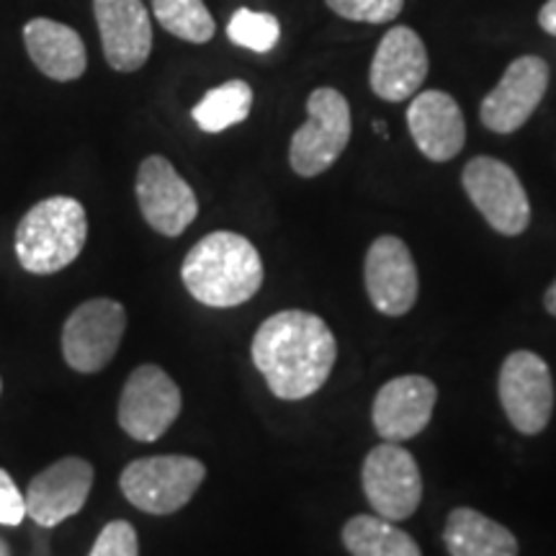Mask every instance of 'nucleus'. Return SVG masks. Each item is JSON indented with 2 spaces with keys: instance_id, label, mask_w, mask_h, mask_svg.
Segmentation results:
<instances>
[{
  "instance_id": "f257e3e1",
  "label": "nucleus",
  "mask_w": 556,
  "mask_h": 556,
  "mask_svg": "<svg viewBox=\"0 0 556 556\" xmlns=\"http://www.w3.org/2000/svg\"><path fill=\"white\" fill-rule=\"evenodd\" d=\"M250 356L278 400L296 402L312 397L330 379L338 343L323 317L283 309L261 325Z\"/></svg>"
},
{
  "instance_id": "f03ea898",
  "label": "nucleus",
  "mask_w": 556,
  "mask_h": 556,
  "mask_svg": "<svg viewBox=\"0 0 556 556\" xmlns=\"http://www.w3.org/2000/svg\"><path fill=\"white\" fill-rule=\"evenodd\" d=\"M180 278L189 294L206 307H240L263 287V261L248 238L219 229L189 250Z\"/></svg>"
},
{
  "instance_id": "7ed1b4c3",
  "label": "nucleus",
  "mask_w": 556,
  "mask_h": 556,
  "mask_svg": "<svg viewBox=\"0 0 556 556\" xmlns=\"http://www.w3.org/2000/svg\"><path fill=\"white\" fill-rule=\"evenodd\" d=\"M86 208L73 197H52L34 204L16 227V258L34 276L60 274L86 248Z\"/></svg>"
},
{
  "instance_id": "20e7f679",
  "label": "nucleus",
  "mask_w": 556,
  "mask_h": 556,
  "mask_svg": "<svg viewBox=\"0 0 556 556\" xmlns=\"http://www.w3.org/2000/svg\"><path fill=\"white\" fill-rule=\"evenodd\" d=\"M353 135L351 103L336 88H317L307 99V122L294 131L289 165L296 176L317 178L343 155Z\"/></svg>"
},
{
  "instance_id": "39448f33",
  "label": "nucleus",
  "mask_w": 556,
  "mask_h": 556,
  "mask_svg": "<svg viewBox=\"0 0 556 556\" xmlns=\"http://www.w3.org/2000/svg\"><path fill=\"white\" fill-rule=\"evenodd\" d=\"M206 467L193 456H144L122 471L119 486L137 510L170 516L191 503L204 484Z\"/></svg>"
},
{
  "instance_id": "423d86ee",
  "label": "nucleus",
  "mask_w": 556,
  "mask_h": 556,
  "mask_svg": "<svg viewBox=\"0 0 556 556\" xmlns=\"http://www.w3.org/2000/svg\"><path fill=\"white\" fill-rule=\"evenodd\" d=\"M464 191L479 214L495 232L505 238H518L531 225V201L516 176V170L503 160L479 155L469 160L462 173Z\"/></svg>"
},
{
  "instance_id": "0eeeda50",
  "label": "nucleus",
  "mask_w": 556,
  "mask_h": 556,
  "mask_svg": "<svg viewBox=\"0 0 556 556\" xmlns=\"http://www.w3.org/2000/svg\"><path fill=\"white\" fill-rule=\"evenodd\" d=\"M127 330V309L114 299H88L62 328V356L78 374H99L114 361Z\"/></svg>"
},
{
  "instance_id": "6e6552de",
  "label": "nucleus",
  "mask_w": 556,
  "mask_h": 556,
  "mask_svg": "<svg viewBox=\"0 0 556 556\" xmlns=\"http://www.w3.org/2000/svg\"><path fill=\"white\" fill-rule=\"evenodd\" d=\"M184 397L180 389L155 364L137 366L119 397V426L135 441L152 443L178 420Z\"/></svg>"
},
{
  "instance_id": "1a4fd4ad",
  "label": "nucleus",
  "mask_w": 556,
  "mask_h": 556,
  "mask_svg": "<svg viewBox=\"0 0 556 556\" xmlns=\"http://www.w3.org/2000/svg\"><path fill=\"white\" fill-rule=\"evenodd\" d=\"M500 402L510 426L523 435H536L554 413V381L548 364L531 351H516L500 368Z\"/></svg>"
},
{
  "instance_id": "9d476101",
  "label": "nucleus",
  "mask_w": 556,
  "mask_h": 556,
  "mask_svg": "<svg viewBox=\"0 0 556 556\" xmlns=\"http://www.w3.org/2000/svg\"><path fill=\"white\" fill-rule=\"evenodd\" d=\"M364 492L374 513L387 520H405L420 507L422 477L415 456L397 443H379L368 451L361 471Z\"/></svg>"
},
{
  "instance_id": "9b49d317",
  "label": "nucleus",
  "mask_w": 556,
  "mask_h": 556,
  "mask_svg": "<svg viewBox=\"0 0 556 556\" xmlns=\"http://www.w3.org/2000/svg\"><path fill=\"white\" fill-rule=\"evenodd\" d=\"M552 67L539 54H523L507 65L505 75L479 106V119L495 135H513L536 114L544 101Z\"/></svg>"
},
{
  "instance_id": "f8f14e48",
  "label": "nucleus",
  "mask_w": 556,
  "mask_h": 556,
  "mask_svg": "<svg viewBox=\"0 0 556 556\" xmlns=\"http://www.w3.org/2000/svg\"><path fill=\"white\" fill-rule=\"evenodd\" d=\"M135 191L144 222L165 238L184 235L199 217L197 193L178 176L168 157H144L137 170Z\"/></svg>"
},
{
  "instance_id": "ddd939ff",
  "label": "nucleus",
  "mask_w": 556,
  "mask_h": 556,
  "mask_svg": "<svg viewBox=\"0 0 556 556\" xmlns=\"http://www.w3.org/2000/svg\"><path fill=\"white\" fill-rule=\"evenodd\" d=\"M93 464L80 456H65L39 471L26 490V516L41 528H54L78 516L93 486Z\"/></svg>"
},
{
  "instance_id": "4468645a",
  "label": "nucleus",
  "mask_w": 556,
  "mask_h": 556,
  "mask_svg": "<svg viewBox=\"0 0 556 556\" xmlns=\"http://www.w3.org/2000/svg\"><path fill=\"white\" fill-rule=\"evenodd\" d=\"M428 50L420 34L409 26H392L379 41L368 70V83L381 101L400 103L413 99L428 78Z\"/></svg>"
},
{
  "instance_id": "2eb2a0df",
  "label": "nucleus",
  "mask_w": 556,
  "mask_h": 556,
  "mask_svg": "<svg viewBox=\"0 0 556 556\" xmlns=\"http://www.w3.org/2000/svg\"><path fill=\"white\" fill-rule=\"evenodd\" d=\"M366 291L381 315L402 317L417 302V268L409 248L394 235L371 242L364 263Z\"/></svg>"
},
{
  "instance_id": "dca6fc26",
  "label": "nucleus",
  "mask_w": 556,
  "mask_h": 556,
  "mask_svg": "<svg viewBox=\"0 0 556 556\" xmlns=\"http://www.w3.org/2000/svg\"><path fill=\"white\" fill-rule=\"evenodd\" d=\"M435 400V384L420 374H407V377L387 381L374 400V428L389 443L409 441L428 428Z\"/></svg>"
},
{
  "instance_id": "f3484780",
  "label": "nucleus",
  "mask_w": 556,
  "mask_h": 556,
  "mask_svg": "<svg viewBox=\"0 0 556 556\" xmlns=\"http://www.w3.org/2000/svg\"><path fill=\"white\" fill-rule=\"evenodd\" d=\"M103 54L116 73H135L150 60L152 24L142 0H93Z\"/></svg>"
},
{
  "instance_id": "a211bd4d",
  "label": "nucleus",
  "mask_w": 556,
  "mask_h": 556,
  "mask_svg": "<svg viewBox=\"0 0 556 556\" xmlns=\"http://www.w3.org/2000/svg\"><path fill=\"white\" fill-rule=\"evenodd\" d=\"M407 129L417 150L433 163H448L467 142L462 106L446 90H422L407 109Z\"/></svg>"
},
{
  "instance_id": "6ab92c4d",
  "label": "nucleus",
  "mask_w": 556,
  "mask_h": 556,
  "mask_svg": "<svg viewBox=\"0 0 556 556\" xmlns=\"http://www.w3.org/2000/svg\"><path fill=\"white\" fill-rule=\"evenodd\" d=\"M24 45L34 65L47 78L70 83L86 73V45L73 26L52 18H31L24 26Z\"/></svg>"
},
{
  "instance_id": "aec40b11",
  "label": "nucleus",
  "mask_w": 556,
  "mask_h": 556,
  "mask_svg": "<svg viewBox=\"0 0 556 556\" xmlns=\"http://www.w3.org/2000/svg\"><path fill=\"white\" fill-rule=\"evenodd\" d=\"M451 556H518V541L497 520L475 507H456L443 528Z\"/></svg>"
},
{
  "instance_id": "412c9836",
  "label": "nucleus",
  "mask_w": 556,
  "mask_h": 556,
  "mask_svg": "<svg viewBox=\"0 0 556 556\" xmlns=\"http://www.w3.org/2000/svg\"><path fill=\"white\" fill-rule=\"evenodd\" d=\"M343 544L351 556H422L409 533L381 516L348 520L343 526Z\"/></svg>"
},
{
  "instance_id": "4be33fe9",
  "label": "nucleus",
  "mask_w": 556,
  "mask_h": 556,
  "mask_svg": "<svg viewBox=\"0 0 556 556\" xmlns=\"http://www.w3.org/2000/svg\"><path fill=\"white\" fill-rule=\"evenodd\" d=\"M250 109H253V88L245 80H227L208 90L204 99L193 106L191 116L208 135H217V131L245 122Z\"/></svg>"
},
{
  "instance_id": "5701e85b",
  "label": "nucleus",
  "mask_w": 556,
  "mask_h": 556,
  "mask_svg": "<svg viewBox=\"0 0 556 556\" xmlns=\"http://www.w3.org/2000/svg\"><path fill=\"white\" fill-rule=\"evenodd\" d=\"M152 11L165 31L191 45H206L217 34L204 0H152Z\"/></svg>"
},
{
  "instance_id": "b1692460",
  "label": "nucleus",
  "mask_w": 556,
  "mask_h": 556,
  "mask_svg": "<svg viewBox=\"0 0 556 556\" xmlns=\"http://www.w3.org/2000/svg\"><path fill=\"white\" fill-rule=\"evenodd\" d=\"M227 37L250 52L266 54L281 39V24H278L274 13L238 9L227 24Z\"/></svg>"
},
{
  "instance_id": "393cba45",
  "label": "nucleus",
  "mask_w": 556,
  "mask_h": 556,
  "mask_svg": "<svg viewBox=\"0 0 556 556\" xmlns=\"http://www.w3.org/2000/svg\"><path fill=\"white\" fill-rule=\"evenodd\" d=\"M332 13L358 24H387L405 9V0H325Z\"/></svg>"
},
{
  "instance_id": "a878e982",
  "label": "nucleus",
  "mask_w": 556,
  "mask_h": 556,
  "mask_svg": "<svg viewBox=\"0 0 556 556\" xmlns=\"http://www.w3.org/2000/svg\"><path fill=\"white\" fill-rule=\"evenodd\" d=\"M88 556H139V539L135 526L127 520H111L96 539Z\"/></svg>"
},
{
  "instance_id": "bb28decb",
  "label": "nucleus",
  "mask_w": 556,
  "mask_h": 556,
  "mask_svg": "<svg viewBox=\"0 0 556 556\" xmlns=\"http://www.w3.org/2000/svg\"><path fill=\"white\" fill-rule=\"evenodd\" d=\"M26 518V497L5 469H0V523L18 526Z\"/></svg>"
},
{
  "instance_id": "cd10ccee",
  "label": "nucleus",
  "mask_w": 556,
  "mask_h": 556,
  "mask_svg": "<svg viewBox=\"0 0 556 556\" xmlns=\"http://www.w3.org/2000/svg\"><path fill=\"white\" fill-rule=\"evenodd\" d=\"M539 26L546 34H552V37H556V0H546L544 9L539 11Z\"/></svg>"
},
{
  "instance_id": "c85d7f7f",
  "label": "nucleus",
  "mask_w": 556,
  "mask_h": 556,
  "mask_svg": "<svg viewBox=\"0 0 556 556\" xmlns=\"http://www.w3.org/2000/svg\"><path fill=\"white\" fill-rule=\"evenodd\" d=\"M544 304H546V309H548V312H552V315L556 317V281L552 283V287H548V289H546Z\"/></svg>"
},
{
  "instance_id": "c756f323",
  "label": "nucleus",
  "mask_w": 556,
  "mask_h": 556,
  "mask_svg": "<svg viewBox=\"0 0 556 556\" xmlns=\"http://www.w3.org/2000/svg\"><path fill=\"white\" fill-rule=\"evenodd\" d=\"M377 131L381 137H387V129H384V122H377Z\"/></svg>"
},
{
  "instance_id": "7c9ffc66",
  "label": "nucleus",
  "mask_w": 556,
  "mask_h": 556,
  "mask_svg": "<svg viewBox=\"0 0 556 556\" xmlns=\"http://www.w3.org/2000/svg\"><path fill=\"white\" fill-rule=\"evenodd\" d=\"M0 556H9V546H5L3 541H0Z\"/></svg>"
},
{
  "instance_id": "2f4dec72",
  "label": "nucleus",
  "mask_w": 556,
  "mask_h": 556,
  "mask_svg": "<svg viewBox=\"0 0 556 556\" xmlns=\"http://www.w3.org/2000/svg\"><path fill=\"white\" fill-rule=\"evenodd\" d=\"M0 389H3V384H0Z\"/></svg>"
}]
</instances>
